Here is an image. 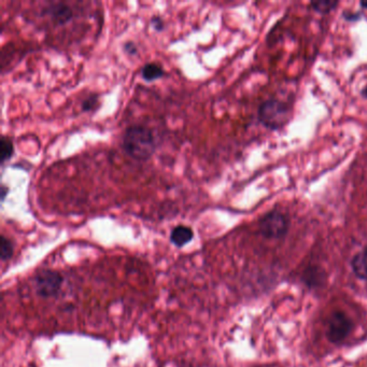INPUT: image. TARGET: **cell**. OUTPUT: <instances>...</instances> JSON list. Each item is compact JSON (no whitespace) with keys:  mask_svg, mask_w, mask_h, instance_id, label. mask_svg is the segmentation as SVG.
Wrapping results in <instances>:
<instances>
[{"mask_svg":"<svg viewBox=\"0 0 367 367\" xmlns=\"http://www.w3.org/2000/svg\"><path fill=\"white\" fill-rule=\"evenodd\" d=\"M122 147L135 160H147L156 152V138L147 126L132 125L124 133Z\"/></svg>","mask_w":367,"mask_h":367,"instance_id":"obj_1","label":"cell"},{"mask_svg":"<svg viewBox=\"0 0 367 367\" xmlns=\"http://www.w3.org/2000/svg\"><path fill=\"white\" fill-rule=\"evenodd\" d=\"M290 114L288 105L277 99L265 101L259 109L260 121L271 129L284 127L290 120Z\"/></svg>","mask_w":367,"mask_h":367,"instance_id":"obj_2","label":"cell"},{"mask_svg":"<svg viewBox=\"0 0 367 367\" xmlns=\"http://www.w3.org/2000/svg\"><path fill=\"white\" fill-rule=\"evenodd\" d=\"M353 323L351 319L343 311H334L331 313L326 324V336L333 344L343 343L353 331Z\"/></svg>","mask_w":367,"mask_h":367,"instance_id":"obj_3","label":"cell"},{"mask_svg":"<svg viewBox=\"0 0 367 367\" xmlns=\"http://www.w3.org/2000/svg\"><path fill=\"white\" fill-rule=\"evenodd\" d=\"M63 282L64 279L59 271L50 269L39 271L35 277L36 292L41 297H54L61 292Z\"/></svg>","mask_w":367,"mask_h":367,"instance_id":"obj_4","label":"cell"},{"mask_svg":"<svg viewBox=\"0 0 367 367\" xmlns=\"http://www.w3.org/2000/svg\"><path fill=\"white\" fill-rule=\"evenodd\" d=\"M289 221L284 213L271 211L260 222V232L269 239H278L288 233Z\"/></svg>","mask_w":367,"mask_h":367,"instance_id":"obj_5","label":"cell"},{"mask_svg":"<svg viewBox=\"0 0 367 367\" xmlns=\"http://www.w3.org/2000/svg\"><path fill=\"white\" fill-rule=\"evenodd\" d=\"M45 9H47L45 13L49 14L51 19L57 24H66L67 22H70L72 20V8L68 7L65 3H53V5H50Z\"/></svg>","mask_w":367,"mask_h":367,"instance_id":"obj_6","label":"cell"},{"mask_svg":"<svg viewBox=\"0 0 367 367\" xmlns=\"http://www.w3.org/2000/svg\"><path fill=\"white\" fill-rule=\"evenodd\" d=\"M194 237L192 229L185 225H178L171 231L170 240L175 246L183 247L192 240Z\"/></svg>","mask_w":367,"mask_h":367,"instance_id":"obj_7","label":"cell"},{"mask_svg":"<svg viewBox=\"0 0 367 367\" xmlns=\"http://www.w3.org/2000/svg\"><path fill=\"white\" fill-rule=\"evenodd\" d=\"M351 267L357 278L367 280V247L362 251L355 254L351 261Z\"/></svg>","mask_w":367,"mask_h":367,"instance_id":"obj_8","label":"cell"},{"mask_svg":"<svg viewBox=\"0 0 367 367\" xmlns=\"http://www.w3.org/2000/svg\"><path fill=\"white\" fill-rule=\"evenodd\" d=\"M141 76L146 81H154L164 76V70L160 65L156 63H149L145 65L141 70Z\"/></svg>","mask_w":367,"mask_h":367,"instance_id":"obj_9","label":"cell"},{"mask_svg":"<svg viewBox=\"0 0 367 367\" xmlns=\"http://www.w3.org/2000/svg\"><path fill=\"white\" fill-rule=\"evenodd\" d=\"M0 163L5 164L7 160H10L12 158L13 152H14V148H13V143L9 137L3 136L1 138V143H0Z\"/></svg>","mask_w":367,"mask_h":367,"instance_id":"obj_10","label":"cell"},{"mask_svg":"<svg viewBox=\"0 0 367 367\" xmlns=\"http://www.w3.org/2000/svg\"><path fill=\"white\" fill-rule=\"evenodd\" d=\"M13 253H14V247H13L12 242L6 236L1 237V242H0V258H1V261L6 262L8 260H10Z\"/></svg>","mask_w":367,"mask_h":367,"instance_id":"obj_11","label":"cell"},{"mask_svg":"<svg viewBox=\"0 0 367 367\" xmlns=\"http://www.w3.org/2000/svg\"><path fill=\"white\" fill-rule=\"evenodd\" d=\"M337 5V1H328V0L311 3V7L313 8V10L318 11V12L320 13L330 12V11H332Z\"/></svg>","mask_w":367,"mask_h":367,"instance_id":"obj_12","label":"cell"},{"mask_svg":"<svg viewBox=\"0 0 367 367\" xmlns=\"http://www.w3.org/2000/svg\"><path fill=\"white\" fill-rule=\"evenodd\" d=\"M98 106L99 99L97 94H92V95L84 99L83 103H82V109H83V111H87V112L96 110Z\"/></svg>","mask_w":367,"mask_h":367,"instance_id":"obj_13","label":"cell"},{"mask_svg":"<svg viewBox=\"0 0 367 367\" xmlns=\"http://www.w3.org/2000/svg\"><path fill=\"white\" fill-rule=\"evenodd\" d=\"M152 25L153 28H156L158 32H160V30L164 28L163 20L160 18H158V17H154V18L152 19Z\"/></svg>","mask_w":367,"mask_h":367,"instance_id":"obj_14","label":"cell"},{"mask_svg":"<svg viewBox=\"0 0 367 367\" xmlns=\"http://www.w3.org/2000/svg\"><path fill=\"white\" fill-rule=\"evenodd\" d=\"M124 50L126 52L129 53L131 55L137 54V47H136L134 42H127L125 45H124Z\"/></svg>","mask_w":367,"mask_h":367,"instance_id":"obj_15","label":"cell"},{"mask_svg":"<svg viewBox=\"0 0 367 367\" xmlns=\"http://www.w3.org/2000/svg\"><path fill=\"white\" fill-rule=\"evenodd\" d=\"M8 189L5 187V185H3L1 187V200H5L6 194H7Z\"/></svg>","mask_w":367,"mask_h":367,"instance_id":"obj_16","label":"cell"},{"mask_svg":"<svg viewBox=\"0 0 367 367\" xmlns=\"http://www.w3.org/2000/svg\"><path fill=\"white\" fill-rule=\"evenodd\" d=\"M361 6H362V7L366 8L367 9V1L366 3H361Z\"/></svg>","mask_w":367,"mask_h":367,"instance_id":"obj_17","label":"cell"}]
</instances>
